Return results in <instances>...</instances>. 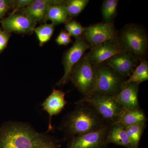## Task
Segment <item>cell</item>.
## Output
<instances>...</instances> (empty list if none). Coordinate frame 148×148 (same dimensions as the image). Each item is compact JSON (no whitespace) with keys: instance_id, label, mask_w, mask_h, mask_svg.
Segmentation results:
<instances>
[{"instance_id":"obj_1","label":"cell","mask_w":148,"mask_h":148,"mask_svg":"<svg viewBox=\"0 0 148 148\" xmlns=\"http://www.w3.org/2000/svg\"><path fill=\"white\" fill-rule=\"evenodd\" d=\"M48 137L29 125L7 123L0 127V148H34Z\"/></svg>"},{"instance_id":"obj_2","label":"cell","mask_w":148,"mask_h":148,"mask_svg":"<svg viewBox=\"0 0 148 148\" xmlns=\"http://www.w3.org/2000/svg\"><path fill=\"white\" fill-rule=\"evenodd\" d=\"M74 110L68 114L59 128L71 138L77 135L95 131L106 123L92 108L84 104H76Z\"/></svg>"},{"instance_id":"obj_3","label":"cell","mask_w":148,"mask_h":148,"mask_svg":"<svg viewBox=\"0 0 148 148\" xmlns=\"http://www.w3.org/2000/svg\"><path fill=\"white\" fill-rule=\"evenodd\" d=\"M116 40L122 50L135 56L140 61L145 60L148 50L147 32L139 24H126L117 32Z\"/></svg>"},{"instance_id":"obj_4","label":"cell","mask_w":148,"mask_h":148,"mask_svg":"<svg viewBox=\"0 0 148 148\" xmlns=\"http://www.w3.org/2000/svg\"><path fill=\"white\" fill-rule=\"evenodd\" d=\"M76 104L90 106L104 121L110 124L116 122L124 110L114 96L95 91L84 95L83 98L77 101Z\"/></svg>"},{"instance_id":"obj_5","label":"cell","mask_w":148,"mask_h":148,"mask_svg":"<svg viewBox=\"0 0 148 148\" xmlns=\"http://www.w3.org/2000/svg\"><path fill=\"white\" fill-rule=\"evenodd\" d=\"M96 83L94 91L116 96L121 91L127 78L105 63L96 67Z\"/></svg>"},{"instance_id":"obj_6","label":"cell","mask_w":148,"mask_h":148,"mask_svg":"<svg viewBox=\"0 0 148 148\" xmlns=\"http://www.w3.org/2000/svg\"><path fill=\"white\" fill-rule=\"evenodd\" d=\"M70 80L84 95L94 91L96 83V67L91 64L86 54L74 66Z\"/></svg>"},{"instance_id":"obj_7","label":"cell","mask_w":148,"mask_h":148,"mask_svg":"<svg viewBox=\"0 0 148 148\" xmlns=\"http://www.w3.org/2000/svg\"><path fill=\"white\" fill-rule=\"evenodd\" d=\"M110 124L106 123L100 129L74 136L66 148H107V137Z\"/></svg>"},{"instance_id":"obj_8","label":"cell","mask_w":148,"mask_h":148,"mask_svg":"<svg viewBox=\"0 0 148 148\" xmlns=\"http://www.w3.org/2000/svg\"><path fill=\"white\" fill-rule=\"evenodd\" d=\"M90 48V46L82 37L76 39L73 45L64 53L63 58L64 75L56 85L63 86L69 82L74 66L82 58L86 51Z\"/></svg>"},{"instance_id":"obj_9","label":"cell","mask_w":148,"mask_h":148,"mask_svg":"<svg viewBox=\"0 0 148 148\" xmlns=\"http://www.w3.org/2000/svg\"><path fill=\"white\" fill-rule=\"evenodd\" d=\"M117 33L114 23L103 22L85 27L82 37L91 48L107 41L116 39Z\"/></svg>"},{"instance_id":"obj_10","label":"cell","mask_w":148,"mask_h":148,"mask_svg":"<svg viewBox=\"0 0 148 148\" xmlns=\"http://www.w3.org/2000/svg\"><path fill=\"white\" fill-rule=\"evenodd\" d=\"M36 24L22 13L11 14L1 21L3 30L8 33L30 34L34 32Z\"/></svg>"},{"instance_id":"obj_11","label":"cell","mask_w":148,"mask_h":148,"mask_svg":"<svg viewBox=\"0 0 148 148\" xmlns=\"http://www.w3.org/2000/svg\"><path fill=\"white\" fill-rule=\"evenodd\" d=\"M122 51H123L116 39L107 41L91 48L86 55L91 64L96 67L113 56Z\"/></svg>"},{"instance_id":"obj_12","label":"cell","mask_w":148,"mask_h":148,"mask_svg":"<svg viewBox=\"0 0 148 148\" xmlns=\"http://www.w3.org/2000/svg\"><path fill=\"white\" fill-rule=\"evenodd\" d=\"M140 62L135 56L122 51L112 56L104 63L128 78Z\"/></svg>"},{"instance_id":"obj_13","label":"cell","mask_w":148,"mask_h":148,"mask_svg":"<svg viewBox=\"0 0 148 148\" xmlns=\"http://www.w3.org/2000/svg\"><path fill=\"white\" fill-rule=\"evenodd\" d=\"M139 85L134 82H125L116 98L123 109L127 110L140 108L138 100Z\"/></svg>"},{"instance_id":"obj_14","label":"cell","mask_w":148,"mask_h":148,"mask_svg":"<svg viewBox=\"0 0 148 148\" xmlns=\"http://www.w3.org/2000/svg\"><path fill=\"white\" fill-rule=\"evenodd\" d=\"M65 96V93L64 91L54 88L51 94L41 104L43 110L49 115L48 131L52 129L51 124L52 117L61 113L67 104Z\"/></svg>"},{"instance_id":"obj_15","label":"cell","mask_w":148,"mask_h":148,"mask_svg":"<svg viewBox=\"0 0 148 148\" xmlns=\"http://www.w3.org/2000/svg\"><path fill=\"white\" fill-rule=\"evenodd\" d=\"M55 0H33L31 4L21 10L23 14L36 23L45 21V16L49 8L55 3Z\"/></svg>"},{"instance_id":"obj_16","label":"cell","mask_w":148,"mask_h":148,"mask_svg":"<svg viewBox=\"0 0 148 148\" xmlns=\"http://www.w3.org/2000/svg\"><path fill=\"white\" fill-rule=\"evenodd\" d=\"M66 1H57L49 8L45 16V21L49 20L53 25L66 24L71 21L65 3Z\"/></svg>"},{"instance_id":"obj_17","label":"cell","mask_w":148,"mask_h":148,"mask_svg":"<svg viewBox=\"0 0 148 148\" xmlns=\"http://www.w3.org/2000/svg\"><path fill=\"white\" fill-rule=\"evenodd\" d=\"M108 145L113 143L126 148H133L127 137L125 126L114 123L111 124L107 137Z\"/></svg>"},{"instance_id":"obj_18","label":"cell","mask_w":148,"mask_h":148,"mask_svg":"<svg viewBox=\"0 0 148 148\" xmlns=\"http://www.w3.org/2000/svg\"><path fill=\"white\" fill-rule=\"evenodd\" d=\"M147 120L145 113L141 108L132 110L124 109L116 123L127 126L146 123Z\"/></svg>"},{"instance_id":"obj_19","label":"cell","mask_w":148,"mask_h":148,"mask_svg":"<svg viewBox=\"0 0 148 148\" xmlns=\"http://www.w3.org/2000/svg\"><path fill=\"white\" fill-rule=\"evenodd\" d=\"M147 123H141L125 126L127 137L133 148H139L140 140Z\"/></svg>"},{"instance_id":"obj_20","label":"cell","mask_w":148,"mask_h":148,"mask_svg":"<svg viewBox=\"0 0 148 148\" xmlns=\"http://www.w3.org/2000/svg\"><path fill=\"white\" fill-rule=\"evenodd\" d=\"M148 80V62L147 60L140 61L125 82H134L140 85Z\"/></svg>"},{"instance_id":"obj_21","label":"cell","mask_w":148,"mask_h":148,"mask_svg":"<svg viewBox=\"0 0 148 148\" xmlns=\"http://www.w3.org/2000/svg\"><path fill=\"white\" fill-rule=\"evenodd\" d=\"M118 0H105L103 1L101 12L104 22L113 23V20L117 15L118 5Z\"/></svg>"},{"instance_id":"obj_22","label":"cell","mask_w":148,"mask_h":148,"mask_svg":"<svg viewBox=\"0 0 148 148\" xmlns=\"http://www.w3.org/2000/svg\"><path fill=\"white\" fill-rule=\"evenodd\" d=\"M54 27L53 24H46L35 28L34 31L38 37L40 46L50 40L54 32Z\"/></svg>"},{"instance_id":"obj_23","label":"cell","mask_w":148,"mask_h":148,"mask_svg":"<svg viewBox=\"0 0 148 148\" xmlns=\"http://www.w3.org/2000/svg\"><path fill=\"white\" fill-rule=\"evenodd\" d=\"M88 0L66 1L65 5L69 16L72 17L78 16L89 3Z\"/></svg>"},{"instance_id":"obj_24","label":"cell","mask_w":148,"mask_h":148,"mask_svg":"<svg viewBox=\"0 0 148 148\" xmlns=\"http://www.w3.org/2000/svg\"><path fill=\"white\" fill-rule=\"evenodd\" d=\"M71 35L66 30H62L56 39V42L59 45L66 46L72 42Z\"/></svg>"},{"instance_id":"obj_25","label":"cell","mask_w":148,"mask_h":148,"mask_svg":"<svg viewBox=\"0 0 148 148\" xmlns=\"http://www.w3.org/2000/svg\"><path fill=\"white\" fill-rule=\"evenodd\" d=\"M61 147L59 141L49 136L45 141L34 148H60Z\"/></svg>"},{"instance_id":"obj_26","label":"cell","mask_w":148,"mask_h":148,"mask_svg":"<svg viewBox=\"0 0 148 148\" xmlns=\"http://www.w3.org/2000/svg\"><path fill=\"white\" fill-rule=\"evenodd\" d=\"M73 29L70 35L76 39L81 37L84 32L85 27H83L79 22L75 20H72Z\"/></svg>"},{"instance_id":"obj_27","label":"cell","mask_w":148,"mask_h":148,"mask_svg":"<svg viewBox=\"0 0 148 148\" xmlns=\"http://www.w3.org/2000/svg\"><path fill=\"white\" fill-rule=\"evenodd\" d=\"M10 36L11 33H7L0 29V53L6 47Z\"/></svg>"},{"instance_id":"obj_28","label":"cell","mask_w":148,"mask_h":148,"mask_svg":"<svg viewBox=\"0 0 148 148\" xmlns=\"http://www.w3.org/2000/svg\"><path fill=\"white\" fill-rule=\"evenodd\" d=\"M14 1L0 0V18L5 15L11 6L14 5Z\"/></svg>"},{"instance_id":"obj_29","label":"cell","mask_w":148,"mask_h":148,"mask_svg":"<svg viewBox=\"0 0 148 148\" xmlns=\"http://www.w3.org/2000/svg\"><path fill=\"white\" fill-rule=\"evenodd\" d=\"M33 0H18L14 1V8L11 14L16 13L17 12L25 8L33 2Z\"/></svg>"},{"instance_id":"obj_30","label":"cell","mask_w":148,"mask_h":148,"mask_svg":"<svg viewBox=\"0 0 148 148\" xmlns=\"http://www.w3.org/2000/svg\"></svg>"}]
</instances>
